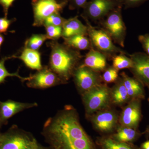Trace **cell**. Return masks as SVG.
Here are the masks:
<instances>
[{
	"label": "cell",
	"instance_id": "cell-13",
	"mask_svg": "<svg viewBox=\"0 0 149 149\" xmlns=\"http://www.w3.org/2000/svg\"><path fill=\"white\" fill-rule=\"evenodd\" d=\"M140 100L133 99L122 111L120 116V123L124 127L136 128L141 119Z\"/></svg>",
	"mask_w": 149,
	"mask_h": 149
},
{
	"label": "cell",
	"instance_id": "cell-17",
	"mask_svg": "<svg viewBox=\"0 0 149 149\" xmlns=\"http://www.w3.org/2000/svg\"><path fill=\"white\" fill-rule=\"evenodd\" d=\"M121 76L129 98L139 100L143 99L145 93L143 83L136 78L129 77L124 72L121 74Z\"/></svg>",
	"mask_w": 149,
	"mask_h": 149
},
{
	"label": "cell",
	"instance_id": "cell-14",
	"mask_svg": "<svg viewBox=\"0 0 149 149\" xmlns=\"http://www.w3.org/2000/svg\"><path fill=\"white\" fill-rule=\"evenodd\" d=\"M107 56L101 52L92 48L86 54L82 65L94 71H100L106 68Z\"/></svg>",
	"mask_w": 149,
	"mask_h": 149
},
{
	"label": "cell",
	"instance_id": "cell-39",
	"mask_svg": "<svg viewBox=\"0 0 149 149\" xmlns=\"http://www.w3.org/2000/svg\"><path fill=\"white\" fill-rule=\"evenodd\" d=\"M147 86H148V87L149 90V85H147Z\"/></svg>",
	"mask_w": 149,
	"mask_h": 149
},
{
	"label": "cell",
	"instance_id": "cell-20",
	"mask_svg": "<svg viewBox=\"0 0 149 149\" xmlns=\"http://www.w3.org/2000/svg\"><path fill=\"white\" fill-rule=\"evenodd\" d=\"M113 102L121 104L128 100L129 98L127 90L121 79L114 86L112 92Z\"/></svg>",
	"mask_w": 149,
	"mask_h": 149
},
{
	"label": "cell",
	"instance_id": "cell-7",
	"mask_svg": "<svg viewBox=\"0 0 149 149\" xmlns=\"http://www.w3.org/2000/svg\"><path fill=\"white\" fill-rule=\"evenodd\" d=\"M109 91L105 85L98 84L90 91L83 93V100L88 113L101 109L108 103Z\"/></svg>",
	"mask_w": 149,
	"mask_h": 149
},
{
	"label": "cell",
	"instance_id": "cell-9",
	"mask_svg": "<svg viewBox=\"0 0 149 149\" xmlns=\"http://www.w3.org/2000/svg\"><path fill=\"white\" fill-rule=\"evenodd\" d=\"M65 83L55 72L49 67H43L35 74L30 75L27 81L28 88L34 89H44Z\"/></svg>",
	"mask_w": 149,
	"mask_h": 149
},
{
	"label": "cell",
	"instance_id": "cell-33",
	"mask_svg": "<svg viewBox=\"0 0 149 149\" xmlns=\"http://www.w3.org/2000/svg\"><path fill=\"white\" fill-rule=\"evenodd\" d=\"M70 8L71 9L83 8L87 3V0H70Z\"/></svg>",
	"mask_w": 149,
	"mask_h": 149
},
{
	"label": "cell",
	"instance_id": "cell-1",
	"mask_svg": "<svg viewBox=\"0 0 149 149\" xmlns=\"http://www.w3.org/2000/svg\"><path fill=\"white\" fill-rule=\"evenodd\" d=\"M42 134L53 149H94L86 133L68 132L49 118L44 124Z\"/></svg>",
	"mask_w": 149,
	"mask_h": 149
},
{
	"label": "cell",
	"instance_id": "cell-29",
	"mask_svg": "<svg viewBox=\"0 0 149 149\" xmlns=\"http://www.w3.org/2000/svg\"><path fill=\"white\" fill-rule=\"evenodd\" d=\"M15 20V19H8L7 17L0 18V33L6 34L10 24Z\"/></svg>",
	"mask_w": 149,
	"mask_h": 149
},
{
	"label": "cell",
	"instance_id": "cell-40",
	"mask_svg": "<svg viewBox=\"0 0 149 149\" xmlns=\"http://www.w3.org/2000/svg\"><path fill=\"white\" fill-rule=\"evenodd\" d=\"M67 0H65V1L67 2Z\"/></svg>",
	"mask_w": 149,
	"mask_h": 149
},
{
	"label": "cell",
	"instance_id": "cell-16",
	"mask_svg": "<svg viewBox=\"0 0 149 149\" xmlns=\"http://www.w3.org/2000/svg\"><path fill=\"white\" fill-rule=\"evenodd\" d=\"M63 38H68L76 35L88 36V28L78 19L77 16L66 19L62 26Z\"/></svg>",
	"mask_w": 149,
	"mask_h": 149
},
{
	"label": "cell",
	"instance_id": "cell-23",
	"mask_svg": "<svg viewBox=\"0 0 149 149\" xmlns=\"http://www.w3.org/2000/svg\"><path fill=\"white\" fill-rule=\"evenodd\" d=\"M10 58H11V56L5 57L0 61V84L4 83L6 78L8 77H18L22 82L27 81L29 80V76L26 77H22L19 74V69L17 72L14 73H10L8 71L5 66V62L6 60Z\"/></svg>",
	"mask_w": 149,
	"mask_h": 149
},
{
	"label": "cell",
	"instance_id": "cell-27",
	"mask_svg": "<svg viewBox=\"0 0 149 149\" xmlns=\"http://www.w3.org/2000/svg\"><path fill=\"white\" fill-rule=\"evenodd\" d=\"M66 20L61 16L59 13H54L46 19L43 25H53L62 27Z\"/></svg>",
	"mask_w": 149,
	"mask_h": 149
},
{
	"label": "cell",
	"instance_id": "cell-10",
	"mask_svg": "<svg viewBox=\"0 0 149 149\" xmlns=\"http://www.w3.org/2000/svg\"><path fill=\"white\" fill-rule=\"evenodd\" d=\"M72 76L77 88L83 93L99 84L100 78L96 71L82 65L75 70Z\"/></svg>",
	"mask_w": 149,
	"mask_h": 149
},
{
	"label": "cell",
	"instance_id": "cell-19",
	"mask_svg": "<svg viewBox=\"0 0 149 149\" xmlns=\"http://www.w3.org/2000/svg\"><path fill=\"white\" fill-rule=\"evenodd\" d=\"M63 38L64 39L63 44L77 50H90L93 48L91 41L86 35H76Z\"/></svg>",
	"mask_w": 149,
	"mask_h": 149
},
{
	"label": "cell",
	"instance_id": "cell-36",
	"mask_svg": "<svg viewBox=\"0 0 149 149\" xmlns=\"http://www.w3.org/2000/svg\"><path fill=\"white\" fill-rule=\"evenodd\" d=\"M38 149H53L52 148H50V147H49V148H45V147H44L42 146H41Z\"/></svg>",
	"mask_w": 149,
	"mask_h": 149
},
{
	"label": "cell",
	"instance_id": "cell-38",
	"mask_svg": "<svg viewBox=\"0 0 149 149\" xmlns=\"http://www.w3.org/2000/svg\"><path fill=\"white\" fill-rule=\"evenodd\" d=\"M147 132H148V133H149V126L148 127V129H147Z\"/></svg>",
	"mask_w": 149,
	"mask_h": 149
},
{
	"label": "cell",
	"instance_id": "cell-2",
	"mask_svg": "<svg viewBox=\"0 0 149 149\" xmlns=\"http://www.w3.org/2000/svg\"><path fill=\"white\" fill-rule=\"evenodd\" d=\"M48 44L51 49L49 67L65 83L79 66L83 56L79 51L57 41Z\"/></svg>",
	"mask_w": 149,
	"mask_h": 149
},
{
	"label": "cell",
	"instance_id": "cell-28",
	"mask_svg": "<svg viewBox=\"0 0 149 149\" xmlns=\"http://www.w3.org/2000/svg\"><path fill=\"white\" fill-rule=\"evenodd\" d=\"M118 76V70L113 67L105 70L103 74V79L105 83H113L117 80Z\"/></svg>",
	"mask_w": 149,
	"mask_h": 149
},
{
	"label": "cell",
	"instance_id": "cell-25",
	"mask_svg": "<svg viewBox=\"0 0 149 149\" xmlns=\"http://www.w3.org/2000/svg\"><path fill=\"white\" fill-rule=\"evenodd\" d=\"M102 146L104 149H134L127 144L113 141L110 139L104 140Z\"/></svg>",
	"mask_w": 149,
	"mask_h": 149
},
{
	"label": "cell",
	"instance_id": "cell-30",
	"mask_svg": "<svg viewBox=\"0 0 149 149\" xmlns=\"http://www.w3.org/2000/svg\"><path fill=\"white\" fill-rule=\"evenodd\" d=\"M139 40L144 51L149 56V34L140 35L139 37Z\"/></svg>",
	"mask_w": 149,
	"mask_h": 149
},
{
	"label": "cell",
	"instance_id": "cell-5",
	"mask_svg": "<svg viewBox=\"0 0 149 149\" xmlns=\"http://www.w3.org/2000/svg\"><path fill=\"white\" fill-rule=\"evenodd\" d=\"M123 6L113 10L102 21L103 29L109 35L113 41L124 47L126 27L121 14Z\"/></svg>",
	"mask_w": 149,
	"mask_h": 149
},
{
	"label": "cell",
	"instance_id": "cell-18",
	"mask_svg": "<svg viewBox=\"0 0 149 149\" xmlns=\"http://www.w3.org/2000/svg\"><path fill=\"white\" fill-rule=\"evenodd\" d=\"M12 58H17L23 62L26 66L37 71L43 68L41 60V54L38 51L24 48L19 56H11Z\"/></svg>",
	"mask_w": 149,
	"mask_h": 149
},
{
	"label": "cell",
	"instance_id": "cell-11",
	"mask_svg": "<svg viewBox=\"0 0 149 149\" xmlns=\"http://www.w3.org/2000/svg\"><path fill=\"white\" fill-rule=\"evenodd\" d=\"M128 55L133 62L130 69L136 78L143 84L149 85V56L142 52H136Z\"/></svg>",
	"mask_w": 149,
	"mask_h": 149
},
{
	"label": "cell",
	"instance_id": "cell-34",
	"mask_svg": "<svg viewBox=\"0 0 149 149\" xmlns=\"http://www.w3.org/2000/svg\"><path fill=\"white\" fill-rule=\"evenodd\" d=\"M142 149H149V141L144 142L141 146Z\"/></svg>",
	"mask_w": 149,
	"mask_h": 149
},
{
	"label": "cell",
	"instance_id": "cell-4",
	"mask_svg": "<svg viewBox=\"0 0 149 149\" xmlns=\"http://www.w3.org/2000/svg\"><path fill=\"white\" fill-rule=\"evenodd\" d=\"M83 19L88 28V36L94 49L107 57H113L118 53L128 54L114 45L111 38L103 29L93 27L88 19Z\"/></svg>",
	"mask_w": 149,
	"mask_h": 149
},
{
	"label": "cell",
	"instance_id": "cell-15",
	"mask_svg": "<svg viewBox=\"0 0 149 149\" xmlns=\"http://www.w3.org/2000/svg\"><path fill=\"white\" fill-rule=\"evenodd\" d=\"M117 120V116L114 113L105 111L96 115L93 118V123L100 131L109 132L114 128Z\"/></svg>",
	"mask_w": 149,
	"mask_h": 149
},
{
	"label": "cell",
	"instance_id": "cell-6",
	"mask_svg": "<svg viewBox=\"0 0 149 149\" xmlns=\"http://www.w3.org/2000/svg\"><path fill=\"white\" fill-rule=\"evenodd\" d=\"M123 6V0H91L83 8L82 17L93 21L102 20L112 11Z\"/></svg>",
	"mask_w": 149,
	"mask_h": 149
},
{
	"label": "cell",
	"instance_id": "cell-35",
	"mask_svg": "<svg viewBox=\"0 0 149 149\" xmlns=\"http://www.w3.org/2000/svg\"><path fill=\"white\" fill-rule=\"evenodd\" d=\"M4 41V37L1 33H0V51H1V47Z\"/></svg>",
	"mask_w": 149,
	"mask_h": 149
},
{
	"label": "cell",
	"instance_id": "cell-26",
	"mask_svg": "<svg viewBox=\"0 0 149 149\" xmlns=\"http://www.w3.org/2000/svg\"><path fill=\"white\" fill-rule=\"evenodd\" d=\"M47 37L49 40L53 41L58 39L62 36V27L53 25H45Z\"/></svg>",
	"mask_w": 149,
	"mask_h": 149
},
{
	"label": "cell",
	"instance_id": "cell-12",
	"mask_svg": "<svg viewBox=\"0 0 149 149\" xmlns=\"http://www.w3.org/2000/svg\"><path fill=\"white\" fill-rule=\"evenodd\" d=\"M37 106L36 102H21L10 100L6 102L0 101V129L3 125H6L8 119L15 115Z\"/></svg>",
	"mask_w": 149,
	"mask_h": 149
},
{
	"label": "cell",
	"instance_id": "cell-3",
	"mask_svg": "<svg viewBox=\"0 0 149 149\" xmlns=\"http://www.w3.org/2000/svg\"><path fill=\"white\" fill-rule=\"evenodd\" d=\"M41 146L29 132L13 125L2 133L0 149H38Z\"/></svg>",
	"mask_w": 149,
	"mask_h": 149
},
{
	"label": "cell",
	"instance_id": "cell-37",
	"mask_svg": "<svg viewBox=\"0 0 149 149\" xmlns=\"http://www.w3.org/2000/svg\"><path fill=\"white\" fill-rule=\"evenodd\" d=\"M2 136V133H1L0 132V143H1V140Z\"/></svg>",
	"mask_w": 149,
	"mask_h": 149
},
{
	"label": "cell",
	"instance_id": "cell-22",
	"mask_svg": "<svg viewBox=\"0 0 149 149\" xmlns=\"http://www.w3.org/2000/svg\"><path fill=\"white\" fill-rule=\"evenodd\" d=\"M47 40L49 39L46 35H33L26 40L24 43V48L38 51Z\"/></svg>",
	"mask_w": 149,
	"mask_h": 149
},
{
	"label": "cell",
	"instance_id": "cell-32",
	"mask_svg": "<svg viewBox=\"0 0 149 149\" xmlns=\"http://www.w3.org/2000/svg\"><path fill=\"white\" fill-rule=\"evenodd\" d=\"M15 1V0H0V5L2 6L3 9L5 17H7L9 9L12 6Z\"/></svg>",
	"mask_w": 149,
	"mask_h": 149
},
{
	"label": "cell",
	"instance_id": "cell-8",
	"mask_svg": "<svg viewBox=\"0 0 149 149\" xmlns=\"http://www.w3.org/2000/svg\"><path fill=\"white\" fill-rule=\"evenodd\" d=\"M66 3V2L58 3L56 0H36L33 2V26H42L47 17L54 14L59 13Z\"/></svg>",
	"mask_w": 149,
	"mask_h": 149
},
{
	"label": "cell",
	"instance_id": "cell-24",
	"mask_svg": "<svg viewBox=\"0 0 149 149\" xmlns=\"http://www.w3.org/2000/svg\"><path fill=\"white\" fill-rule=\"evenodd\" d=\"M125 54H119L113 58V66L117 70L125 68H130L133 66V62L130 57Z\"/></svg>",
	"mask_w": 149,
	"mask_h": 149
},
{
	"label": "cell",
	"instance_id": "cell-31",
	"mask_svg": "<svg viewBox=\"0 0 149 149\" xmlns=\"http://www.w3.org/2000/svg\"><path fill=\"white\" fill-rule=\"evenodd\" d=\"M149 0H123L125 9L139 6Z\"/></svg>",
	"mask_w": 149,
	"mask_h": 149
},
{
	"label": "cell",
	"instance_id": "cell-21",
	"mask_svg": "<svg viewBox=\"0 0 149 149\" xmlns=\"http://www.w3.org/2000/svg\"><path fill=\"white\" fill-rule=\"evenodd\" d=\"M138 136V133L136 129L123 126L119 129L114 137L117 141L125 143L133 141Z\"/></svg>",
	"mask_w": 149,
	"mask_h": 149
}]
</instances>
